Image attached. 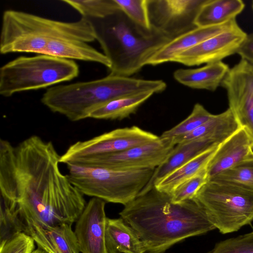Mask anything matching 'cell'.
I'll return each instance as SVG.
<instances>
[{
	"mask_svg": "<svg viewBox=\"0 0 253 253\" xmlns=\"http://www.w3.org/2000/svg\"><path fill=\"white\" fill-rule=\"evenodd\" d=\"M60 158L37 135L15 146L0 139V196L16 204L24 223L72 225L84 211V195L61 172Z\"/></svg>",
	"mask_w": 253,
	"mask_h": 253,
	"instance_id": "1",
	"label": "cell"
},
{
	"mask_svg": "<svg viewBox=\"0 0 253 253\" xmlns=\"http://www.w3.org/2000/svg\"><path fill=\"white\" fill-rule=\"evenodd\" d=\"M96 40L91 23L85 18L65 22L33 13L8 9L2 14L0 52L32 53L101 64L108 58L89 43Z\"/></svg>",
	"mask_w": 253,
	"mask_h": 253,
	"instance_id": "2",
	"label": "cell"
},
{
	"mask_svg": "<svg viewBox=\"0 0 253 253\" xmlns=\"http://www.w3.org/2000/svg\"><path fill=\"white\" fill-rule=\"evenodd\" d=\"M119 214L137 234L145 253H164L186 238L216 228L195 197L174 203L153 184L147 185Z\"/></svg>",
	"mask_w": 253,
	"mask_h": 253,
	"instance_id": "3",
	"label": "cell"
},
{
	"mask_svg": "<svg viewBox=\"0 0 253 253\" xmlns=\"http://www.w3.org/2000/svg\"><path fill=\"white\" fill-rule=\"evenodd\" d=\"M86 19L110 61L109 74L112 75L129 77L139 72L172 40L152 27L150 30L141 27L121 10L104 18Z\"/></svg>",
	"mask_w": 253,
	"mask_h": 253,
	"instance_id": "4",
	"label": "cell"
},
{
	"mask_svg": "<svg viewBox=\"0 0 253 253\" xmlns=\"http://www.w3.org/2000/svg\"><path fill=\"white\" fill-rule=\"evenodd\" d=\"M167 84L161 80H144L109 74L101 79L60 84L48 88L42 103L51 111L72 122L89 118L95 109L111 101L140 92L164 91Z\"/></svg>",
	"mask_w": 253,
	"mask_h": 253,
	"instance_id": "5",
	"label": "cell"
},
{
	"mask_svg": "<svg viewBox=\"0 0 253 253\" xmlns=\"http://www.w3.org/2000/svg\"><path fill=\"white\" fill-rule=\"evenodd\" d=\"M73 60L45 55L20 56L0 69V94L8 97L70 81L79 74Z\"/></svg>",
	"mask_w": 253,
	"mask_h": 253,
	"instance_id": "6",
	"label": "cell"
},
{
	"mask_svg": "<svg viewBox=\"0 0 253 253\" xmlns=\"http://www.w3.org/2000/svg\"><path fill=\"white\" fill-rule=\"evenodd\" d=\"M67 176L84 195L126 205L149 184L155 169L119 170L68 164Z\"/></svg>",
	"mask_w": 253,
	"mask_h": 253,
	"instance_id": "7",
	"label": "cell"
},
{
	"mask_svg": "<svg viewBox=\"0 0 253 253\" xmlns=\"http://www.w3.org/2000/svg\"><path fill=\"white\" fill-rule=\"evenodd\" d=\"M212 224L223 234L253 221V191L227 182L208 180L195 197Z\"/></svg>",
	"mask_w": 253,
	"mask_h": 253,
	"instance_id": "8",
	"label": "cell"
},
{
	"mask_svg": "<svg viewBox=\"0 0 253 253\" xmlns=\"http://www.w3.org/2000/svg\"><path fill=\"white\" fill-rule=\"evenodd\" d=\"M175 146L171 139L160 137L121 152L81 158L69 164L119 170L155 169L167 160Z\"/></svg>",
	"mask_w": 253,
	"mask_h": 253,
	"instance_id": "9",
	"label": "cell"
},
{
	"mask_svg": "<svg viewBox=\"0 0 253 253\" xmlns=\"http://www.w3.org/2000/svg\"><path fill=\"white\" fill-rule=\"evenodd\" d=\"M159 137L135 126L117 128L71 145L61 156L60 162L66 165L81 158L117 153L150 143Z\"/></svg>",
	"mask_w": 253,
	"mask_h": 253,
	"instance_id": "10",
	"label": "cell"
},
{
	"mask_svg": "<svg viewBox=\"0 0 253 253\" xmlns=\"http://www.w3.org/2000/svg\"><path fill=\"white\" fill-rule=\"evenodd\" d=\"M207 0H147L151 27L172 40L197 27L195 21Z\"/></svg>",
	"mask_w": 253,
	"mask_h": 253,
	"instance_id": "11",
	"label": "cell"
},
{
	"mask_svg": "<svg viewBox=\"0 0 253 253\" xmlns=\"http://www.w3.org/2000/svg\"><path fill=\"white\" fill-rule=\"evenodd\" d=\"M221 86L226 91L229 108L251 135L253 154V64L241 59L230 68Z\"/></svg>",
	"mask_w": 253,
	"mask_h": 253,
	"instance_id": "12",
	"label": "cell"
},
{
	"mask_svg": "<svg viewBox=\"0 0 253 253\" xmlns=\"http://www.w3.org/2000/svg\"><path fill=\"white\" fill-rule=\"evenodd\" d=\"M247 35L237 25L181 52L173 62L193 66L222 61L237 53Z\"/></svg>",
	"mask_w": 253,
	"mask_h": 253,
	"instance_id": "13",
	"label": "cell"
},
{
	"mask_svg": "<svg viewBox=\"0 0 253 253\" xmlns=\"http://www.w3.org/2000/svg\"><path fill=\"white\" fill-rule=\"evenodd\" d=\"M105 201L92 197L76 221L74 232L80 253H108L105 244Z\"/></svg>",
	"mask_w": 253,
	"mask_h": 253,
	"instance_id": "14",
	"label": "cell"
},
{
	"mask_svg": "<svg viewBox=\"0 0 253 253\" xmlns=\"http://www.w3.org/2000/svg\"><path fill=\"white\" fill-rule=\"evenodd\" d=\"M252 145L248 130L240 127L217 147L206 168L208 180L253 157Z\"/></svg>",
	"mask_w": 253,
	"mask_h": 253,
	"instance_id": "15",
	"label": "cell"
},
{
	"mask_svg": "<svg viewBox=\"0 0 253 253\" xmlns=\"http://www.w3.org/2000/svg\"><path fill=\"white\" fill-rule=\"evenodd\" d=\"M25 224L24 233L32 237L38 248L47 253H80L72 225L42 226L32 222Z\"/></svg>",
	"mask_w": 253,
	"mask_h": 253,
	"instance_id": "16",
	"label": "cell"
},
{
	"mask_svg": "<svg viewBox=\"0 0 253 253\" xmlns=\"http://www.w3.org/2000/svg\"><path fill=\"white\" fill-rule=\"evenodd\" d=\"M237 25L236 19H234L218 25L197 27L171 40L150 59L147 65L155 66L173 62L174 59L181 52Z\"/></svg>",
	"mask_w": 253,
	"mask_h": 253,
	"instance_id": "17",
	"label": "cell"
},
{
	"mask_svg": "<svg viewBox=\"0 0 253 253\" xmlns=\"http://www.w3.org/2000/svg\"><path fill=\"white\" fill-rule=\"evenodd\" d=\"M241 127L240 124L228 108L218 114L214 115L208 121L191 132L172 139L174 145L196 140H210L220 145Z\"/></svg>",
	"mask_w": 253,
	"mask_h": 253,
	"instance_id": "18",
	"label": "cell"
},
{
	"mask_svg": "<svg viewBox=\"0 0 253 253\" xmlns=\"http://www.w3.org/2000/svg\"><path fill=\"white\" fill-rule=\"evenodd\" d=\"M230 68L222 61L207 64L195 69H179L173 77L180 84L189 87L214 91L220 86Z\"/></svg>",
	"mask_w": 253,
	"mask_h": 253,
	"instance_id": "19",
	"label": "cell"
},
{
	"mask_svg": "<svg viewBox=\"0 0 253 253\" xmlns=\"http://www.w3.org/2000/svg\"><path fill=\"white\" fill-rule=\"evenodd\" d=\"M105 244L108 253H145L134 230L122 218H107Z\"/></svg>",
	"mask_w": 253,
	"mask_h": 253,
	"instance_id": "20",
	"label": "cell"
},
{
	"mask_svg": "<svg viewBox=\"0 0 253 253\" xmlns=\"http://www.w3.org/2000/svg\"><path fill=\"white\" fill-rule=\"evenodd\" d=\"M219 145L212 141L203 139L176 144L167 160L155 169L149 184H154L196 157Z\"/></svg>",
	"mask_w": 253,
	"mask_h": 253,
	"instance_id": "21",
	"label": "cell"
},
{
	"mask_svg": "<svg viewBox=\"0 0 253 253\" xmlns=\"http://www.w3.org/2000/svg\"><path fill=\"white\" fill-rule=\"evenodd\" d=\"M245 6L241 0H207L197 14L195 25L198 27L211 26L236 19Z\"/></svg>",
	"mask_w": 253,
	"mask_h": 253,
	"instance_id": "22",
	"label": "cell"
},
{
	"mask_svg": "<svg viewBox=\"0 0 253 253\" xmlns=\"http://www.w3.org/2000/svg\"><path fill=\"white\" fill-rule=\"evenodd\" d=\"M154 94L150 91H143L111 101L93 110L89 118L122 120L135 113Z\"/></svg>",
	"mask_w": 253,
	"mask_h": 253,
	"instance_id": "23",
	"label": "cell"
},
{
	"mask_svg": "<svg viewBox=\"0 0 253 253\" xmlns=\"http://www.w3.org/2000/svg\"><path fill=\"white\" fill-rule=\"evenodd\" d=\"M209 149L174 170L154 185L159 191L170 195L181 183L207 168L217 147Z\"/></svg>",
	"mask_w": 253,
	"mask_h": 253,
	"instance_id": "24",
	"label": "cell"
},
{
	"mask_svg": "<svg viewBox=\"0 0 253 253\" xmlns=\"http://www.w3.org/2000/svg\"><path fill=\"white\" fill-rule=\"evenodd\" d=\"M25 228L16 204L0 196V244L24 232Z\"/></svg>",
	"mask_w": 253,
	"mask_h": 253,
	"instance_id": "25",
	"label": "cell"
},
{
	"mask_svg": "<svg viewBox=\"0 0 253 253\" xmlns=\"http://www.w3.org/2000/svg\"><path fill=\"white\" fill-rule=\"evenodd\" d=\"M86 18H102L120 10L115 0H62Z\"/></svg>",
	"mask_w": 253,
	"mask_h": 253,
	"instance_id": "26",
	"label": "cell"
},
{
	"mask_svg": "<svg viewBox=\"0 0 253 253\" xmlns=\"http://www.w3.org/2000/svg\"><path fill=\"white\" fill-rule=\"evenodd\" d=\"M213 115L202 105L196 103L191 114L186 119L170 129L164 131L160 137L173 139L187 134L209 120Z\"/></svg>",
	"mask_w": 253,
	"mask_h": 253,
	"instance_id": "27",
	"label": "cell"
},
{
	"mask_svg": "<svg viewBox=\"0 0 253 253\" xmlns=\"http://www.w3.org/2000/svg\"><path fill=\"white\" fill-rule=\"evenodd\" d=\"M208 180L232 183L253 191V156Z\"/></svg>",
	"mask_w": 253,
	"mask_h": 253,
	"instance_id": "28",
	"label": "cell"
},
{
	"mask_svg": "<svg viewBox=\"0 0 253 253\" xmlns=\"http://www.w3.org/2000/svg\"><path fill=\"white\" fill-rule=\"evenodd\" d=\"M120 9L141 27L150 30L147 0H115Z\"/></svg>",
	"mask_w": 253,
	"mask_h": 253,
	"instance_id": "29",
	"label": "cell"
},
{
	"mask_svg": "<svg viewBox=\"0 0 253 253\" xmlns=\"http://www.w3.org/2000/svg\"><path fill=\"white\" fill-rule=\"evenodd\" d=\"M206 168L179 184L170 195L174 203H181L194 198L208 182Z\"/></svg>",
	"mask_w": 253,
	"mask_h": 253,
	"instance_id": "30",
	"label": "cell"
},
{
	"mask_svg": "<svg viewBox=\"0 0 253 253\" xmlns=\"http://www.w3.org/2000/svg\"><path fill=\"white\" fill-rule=\"evenodd\" d=\"M208 253H253V231L218 242Z\"/></svg>",
	"mask_w": 253,
	"mask_h": 253,
	"instance_id": "31",
	"label": "cell"
},
{
	"mask_svg": "<svg viewBox=\"0 0 253 253\" xmlns=\"http://www.w3.org/2000/svg\"><path fill=\"white\" fill-rule=\"evenodd\" d=\"M35 249L34 239L24 232L0 244V253H32Z\"/></svg>",
	"mask_w": 253,
	"mask_h": 253,
	"instance_id": "32",
	"label": "cell"
},
{
	"mask_svg": "<svg viewBox=\"0 0 253 253\" xmlns=\"http://www.w3.org/2000/svg\"><path fill=\"white\" fill-rule=\"evenodd\" d=\"M236 53L241 59L253 64V32L247 35Z\"/></svg>",
	"mask_w": 253,
	"mask_h": 253,
	"instance_id": "33",
	"label": "cell"
},
{
	"mask_svg": "<svg viewBox=\"0 0 253 253\" xmlns=\"http://www.w3.org/2000/svg\"><path fill=\"white\" fill-rule=\"evenodd\" d=\"M32 253H47L43 250L38 248L37 249H35Z\"/></svg>",
	"mask_w": 253,
	"mask_h": 253,
	"instance_id": "34",
	"label": "cell"
},
{
	"mask_svg": "<svg viewBox=\"0 0 253 253\" xmlns=\"http://www.w3.org/2000/svg\"><path fill=\"white\" fill-rule=\"evenodd\" d=\"M252 8H253V1L252 2Z\"/></svg>",
	"mask_w": 253,
	"mask_h": 253,
	"instance_id": "35",
	"label": "cell"
}]
</instances>
